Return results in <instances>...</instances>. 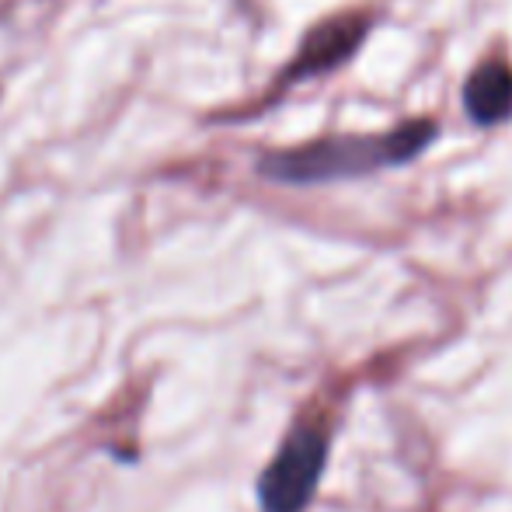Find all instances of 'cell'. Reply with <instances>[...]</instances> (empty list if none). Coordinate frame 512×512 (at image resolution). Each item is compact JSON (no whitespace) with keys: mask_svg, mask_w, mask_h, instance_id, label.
Instances as JSON below:
<instances>
[{"mask_svg":"<svg viewBox=\"0 0 512 512\" xmlns=\"http://www.w3.org/2000/svg\"><path fill=\"white\" fill-rule=\"evenodd\" d=\"M436 122L418 119L391 133L373 136H328L304 147L269 150L258 157V175L279 185H328L345 178H363L380 168H398L418 157L436 136Z\"/></svg>","mask_w":512,"mask_h":512,"instance_id":"1","label":"cell"},{"mask_svg":"<svg viewBox=\"0 0 512 512\" xmlns=\"http://www.w3.org/2000/svg\"><path fill=\"white\" fill-rule=\"evenodd\" d=\"M366 28H370V21H366L363 14H352V11L335 14V18H328L324 25L310 28L304 46L297 49L293 63L286 67L283 84L321 77V74H328V70L342 67V63L359 49V42L366 39Z\"/></svg>","mask_w":512,"mask_h":512,"instance_id":"3","label":"cell"},{"mask_svg":"<svg viewBox=\"0 0 512 512\" xmlns=\"http://www.w3.org/2000/svg\"><path fill=\"white\" fill-rule=\"evenodd\" d=\"M464 105L474 122L488 126L512 112V70L502 60H485L464 88Z\"/></svg>","mask_w":512,"mask_h":512,"instance_id":"4","label":"cell"},{"mask_svg":"<svg viewBox=\"0 0 512 512\" xmlns=\"http://www.w3.org/2000/svg\"><path fill=\"white\" fill-rule=\"evenodd\" d=\"M328 450L331 432L317 422H300L258 478L262 512H304L321 485Z\"/></svg>","mask_w":512,"mask_h":512,"instance_id":"2","label":"cell"}]
</instances>
